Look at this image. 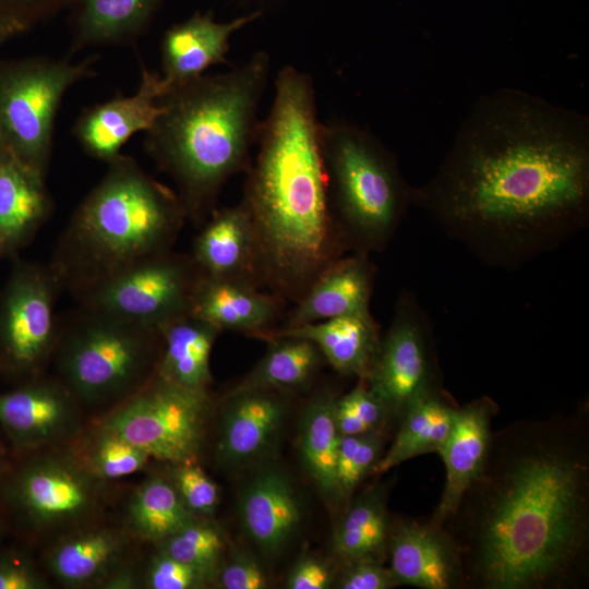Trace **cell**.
<instances>
[{
	"label": "cell",
	"instance_id": "9c48e42d",
	"mask_svg": "<svg viewBox=\"0 0 589 589\" xmlns=\"http://www.w3.org/2000/svg\"><path fill=\"white\" fill-rule=\"evenodd\" d=\"M94 57L79 62L31 57L0 63V143L44 177L60 104L74 84L95 74Z\"/></svg>",
	"mask_w": 589,
	"mask_h": 589
},
{
	"label": "cell",
	"instance_id": "d6986e66",
	"mask_svg": "<svg viewBox=\"0 0 589 589\" xmlns=\"http://www.w3.org/2000/svg\"><path fill=\"white\" fill-rule=\"evenodd\" d=\"M262 15L261 10L218 22L212 12H195L172 25L161 41L164 92L205 74L212 65L226 62L231 36ZM163 92V93H164Z\"/></svg>",
	"mask_w": 589,
	"mask_h": 589
},
{
	"label": "cell",
	"instance_id": "4316f807",
	"mask_svg": "<svg viewBox=\"0 0 589 589\" xmlns=\"http://www.w3.org/2000/svg\"><path fill=\"white\" fill-rule=\"evenodd\" d=\"M283 336L299 337L313 342L335 371L358 380H366L381 340L373 316L358 315L337 316L275 329L266 340Z\"/></svg>",
	"mask_w": 589,
	"mask_h": 589
},
{
	"label": "cell",
	"instance_id": "5b68a950",
	"mask_svg": "<svg viewBox=\"0 0 589 589\" xmlns=\"http://www.w3.org/2000/svg\"><path fill=\"white\" fill-rule=\"evenodd\" d=\"M62 232L49 264L61 290L76 298L147 257L170 251L185 211L176 193L132 157L108 163Z\"/></svg>",
	"mask_w": 589,
	"mask_h": 589
},
{
	"label": "cell",
	"instance_id": "484cf974",
	"mask_svg": "<svg viewBox=\"0 0 589 589\" xmlns=\"http://www.w3.org/2000/svg\"><path fill=\"white\" fill-rule=\"evenodd\" d=\"M240 517L247 534L266 553H277L301 521L298 496L284 472L267 468L242 493Z\"/></svg>",
	"mask_w": 589,
	"mask_h": 589
},
{
	"label": "cell",
	"instance_id": "74e56055",
	"mask_svg": "<svg viewBox=\"0 0 589 589\" xmlns=\"http://www.w3.org/2000/svg\"><path fill=\"white\" fill-rule=\"evenodd\" d=\"M163 465V471L173 483L185 506L196 517L213 518L219 502V489L199 461Z\"/></svg>",
	"mask_w": 589,
	"mask_h": 589
},
{
	"label": "cell",
	"instance_id": "f35d334b",
	"mask_svg": "<svg viewBox=\"0 0 589 589\" xmlns=\"http://www.w3.org/2000/svg\"><path fill=\"white\" fill-rule=\"evenodd\" d=\"M142 570V589H203L209 580L194 567L151 544Z\"/></svg>",
	"mask_w": 589,
	"mask_h": 589
},
{
	"label": "cell",
	"instance_id": "b9f144b4",
	"mask_svg": "<svg viewBox=\"0 0 589 589\" xmlns=\"http://www.w3.org/2000/svg\"><path fill=\"white\" fill-rule=\"evenodd\" d=\"M215 584L224 589H264L268 587L263 568L247 554H238L224 562Z\"/></svg>",
	"mask_w": 589,
	"mask_h": 589
},
{
	"label": "cell",
	"instance_id": "cb8c5ba5",
	"mask_svg": "<svg viewBox=\"0 0 589 589\" xmlns=\"http://www.w3.org/2000/svg\"><path fill=\"white\" fill-rule=\"evenodd\" d=\"M215 454L224 464L260 456L279 431L285 402L276 390H245L226 396Z\"/></svg>",
	"mask_w": 589,
	"mask_h": 589
},
{
	"label": "cell",
	"instance_id": "44dd1931",
	"mask_svg": "<svg viewBox=\"0 0 589 589\" xmlns=\"http://www.w3.org/2000/svg\"><path fill=\"white\" fill-rule=\"evenodd\" d=\"M369 255L351 252L333 262L293 304L283 328L346 315L371 317L375 267Z\"/></svg>",
	"mask_w": 589,
	"mask_h": 589
},
{
	"label": "cell",
	"instance_id": "7c38bea8",
	"mask_svg": "<svg viewBox=\"0 0 589 589\" xmlns=\"http://www.w3.org/2000/svg\"><path fill=\"white\" fill-rule=\"evenodd\" d=\"M200 276L190 255L168 251L129 266L76 299L83 306L158 328L189 311Z\"/></svg>",
	"mask_w": 589,
	"mask_h": 589
},
{
	"label": "cell",
	"instance_id": "f546056e",
	"mask_svg": "<svg viewBox=\"0 0 589 589\" xmlns=\"http://www.w3.org/2000/svg\"><path fill=\"white\" fill-rule=\"evenodd\" d=\"M392 481L374 483L350 498L333 537V549L339 561L387 560L392 517L386 507Z\"/></svg>",
	"mask_w": 589,
	"mask_h": 589
},
{
	"label": "cell",
	"instance_id": "1f68e13d",
	"mask_svg": "<svg viewBox=\"0 0 589 589\" xmlns=\"http://www.w3.org/2000/svg\"><path fill=\"white\" fill-rule=\"evenodd\" d=\"M336 400L330 390H323L310 400L301 418L299 449L302 464L318 489L330 501L341 503L336 465L342 435L336 422Z\"/></svg>",
	"mask_w": 589,
	"mask_h": 589
},
{
	"label": "cell",
	"instance_id": "7bdbcfd3",
	"mask_svg": "<svg viewBox=\"0 0 589 589\" xmlns=\"http://www.w3.org/2000/svg\"><path fill=\"white\" fill-rule=\"evenodd\" d=\"M336 579L332 566L320 558L304 556L292 567L286 580L289 589H326Z\"/></svg>",
	"mask_w": 589,
	"mask_h": 589
},
{
	"label": "cell",
	"instance_id": "7dc6e473",
	"mask_svg": "<svg viewBox=\"0 0 589 589\" xmlns=\"http://www.w3.org/2000/svg\"><path fill=\"white\" fill-rule=\"evenodd\" d=\"M3 532H4V522L2 521V519L0 517V539H1L2 534H3Z\"/></svg>",
	"mask_w": 589,
	"mask_h": 589
},
{
	"label": "cell",
	"instance_id": "ac0fdd59",
	"mask_svg": "<svg viewBox=\"0 0 589 589\" xmlns=\"http://www.w3.org/2000/svg\"><path fill=\"white\" fill-rule=\"evenodd\" d=\"M497 402L483 395L458 407L453 426L438 449L445 466L444 489L430 519L438 525L455 512L460 498L480 472L492 437Z\"/></svg>",
	"mask_w": 589,
	"mask_h": 589
},
{
	"label": "cell",
	"instance_id": "603a6c76",
	"mask_svg": "<svg viewBox=\"0 0 589 589\" xmlns=\"http://www.w3.org/2000/svg\"><path fill=\"white\" fill-rule=\"evenodd\" d=\"M51 212L45 177L0 143V257L28 243Z\"/></svg>",
	"mask_w": 589,
	"mask_h": 589
},
{
	"label": "cell",
	"instance_id": "7a4b0ae2",
	"mask_svg": "<svg viewBox=\"0 0 589 589\" xmlns=\"http://www.w3.org/2000/svg\"><path fill=\"white\" fill-rule=\"evenodd\" d=\"M444 528L465 589L589 584V411L520 419L492 432L484 464Z\"/></svg>",
	"mask_w": 589,
	"mask_h": 589
},
{
	"label": "cell",
	"instance_id": "ab89813d",
	"mask_svg": "<svg viewBox=\"0 0 589 589\" xmlns=\"http://www.w3.org/2000/svg\"><path fill=\"white\" fill-rule=\"evenodd\" d=\"M38 556L22 550L0 553V589H50Z\"/></svg>",
	"mask_w": 589,
	"mask_h": 589
},
{
	"label": "cell",
	"instance_id": "bcb514c9",
	"mask_svg": "<svg viewBox=\"0 0 589 589\" xmlns=\"http://www.w3.org/2000/svg\"><path fill=\"white\" fill-rule=\"evenodd\" d=\"M8 460H7V454H5V450H4V447L0 441V471L4 468V466L7 465Z\"/></svg>",
	"mask_w": 589,
	"mask_h": 589
},
{
	"label": "cell",
	"instance_id": "4dcf8cb0",
	"mask_svg": "<svg viewBox=\"0 0 589 589\" xmlns=\"http://www.w3.org/2000/svg\"><path fill=\"white\" fill-rule=\"evenodd\" d=\"M458 407L446 389L413 404L400 418L395 436L372 474H383L416 456L437 453L453 426Z\"/></svg>",
	"mask_w": 589,
	"mask_h": 589
},
{
	"label": "cell",
	"instance_id": "f1b7e54d",
	"mask_svg": "<svg viewBox=\"0 0 589 589\" xmlns=\"http://www.w3.org/2000/svg\"><path fill=\"white\" fill-rule=\"evenodd\" d=\"M164 0H71V52L135 40Z\"/></svg>",
	"mask_w": 589,
	"mask_h": 589
},
{
	"label": "cell",
	"instance_id": "ba28073f",
	"mask_svg": "<svg viewBox=\"0 0 589 589\" xmlns=\"http://www.w3.org/2000/svg\"><path fill=\"white\" fill-rule=\"evenodd\" d=\"M14 457L0 471V505L37 550L112 513L125 486L97 478L70 444Z\"/></svg>",
	"mask_w": 589,
	"mask_h": 589
},
{
	"label": "cell",
	"instance_id": "83f0119b",
	"mask_svg": "<svg viewBox=\"0 0 589 589\" xmlns=\"http://www.w3.org/2000/svg\"><path fill=\"white\" fill-rule=\"evenodd\" d=\"M161 352L155 376L191 390L208 392L211 353L220 330L184 312L159 327Z\"/></svg>",
	"mask_w": 589,
	"mask_h": 589
},
{
	"label": "cell",
	"instance_id": "6da1fadb",
	"mask_svg": "<svg viewBox=\"0 0 589 589\" xmlns=\"http://www.w3.org/2000/svg\"><path fill=\"white\" fill-rule=\"evenodd\" d=\"M412 206L481 262L516 271L589 225V118L519 88L486 93Z\"/></svg>",
	"mask_w": 589,
	"mask_h": 589
},
{
	"label": "cell",
	"instance_id": "60d3db41",
	"mask_svg": "<svg viewBox=\"0 0 589 589\" xmlns=\"http://www.w3.org/2000/svg\"><path fill=\"white\" fill-rule=\"evenodd\" d=\"M335 582L339 589H390L398 586L384 563L368 560L344 563Z\"/></svg>",
	"mask_w": 589,
	"mask_h": 589
},
{
	"label": "cell",
	"instance_id": "7402d4cb",
	"mask_svg": "<svg viewBox=\"0 0 589 589\" xmlns=\"http://www.w3.org/2000/svg\"><path fill=\"white\" fill-rule=\"evenodd\" d=\"M190 257L203 276L261 288L254 229L242 203L212 212L194 239Z\"/></svg>",
	"mask_w": 589,
	"mask_h": 589
},
{
	"label": "cell",
	"instance_id": "f6af8a7d",
	"mask_svg": "<svg viewBox=\"0 0 589 589\" xmlns=\"http://www.w3.org/2000/svg\"><path fill=\"white\" fill-rule=\"evenodd\" d=\"M28 28L29 26L20 19L0 16V47Z\"/></svg>",
	"mask_w": 589,
	"mask_h": 589
},
{
	"label": "cell",
	"instance_id": "8fae6325",
	"mask_svg": "<svg viewBox=\"0 0 589 589\" xmlns=\"http://www.w3.org/2000/svg\"><path fill=\"white\" fill-rule=\"evenodd\" d=\"M365 382L397 424L413 404L445 389L431 321L409 291L396 301Z\"/></svg>",
	"mask_w": 589,
	"mask_h": 589
},
{
	"label": "cell",
	"instance_id": "e0dca14e",
	"mask_svg": "<svg viewBox=\"0 0 589 589\" xmlns=\"http://www.w3.org/2000/svg\"><path fill=\"white\" fill-rule=\"evenodd\" d=\"M163 92L160 75L142 63L137 91L85 109L74 124L75 139L91 157L110 163L133 135L153 127L161 111Z\"/></svg>",
	"mask_w": 589,
	"mask_h": 589
},
{
	"label": "cell",
	"instance_id": "2e32d148",
	"mask_svg": "<svg viewBox=\"0 0 589 589\" xmlns=\"http://www.w3.org/2000/svg\"><path fill=\"white\" fill-rule=\"evenodd\" d=\"M386 561L398 586L465 589L459 548L444 526L430 517L392 518Z\"/></svg>",
	"mask_w": 589,
	"mask_h": 589
},
{
	"label": "cell",
	"instance_id": "d590c367",
	"mask_svg": "<svg viewBox=\"0 0 589 589\" xmlns=\"http://www.w3.org/2000/svg\"><path fill=\"white\" fill-rule=\"evenodd\" d=\"M385 431H373L357 435H342L339 443L336 480L341 503L346 505L357 486L372 476L385 452Z\"/></svg>",
	"mask_w": 589,
	"mask_h": 589
},
{
	"label": "cell",
	"instance_id": "d4e9b609",
	"mask_svg": "<svg viewBox=\"0 0 589 589\" xmlns=\"http://www.w3.org/2000/svg\"><path fill=\"white\" fill-rule=\"evenodd\" d=\"M122 527L145 544H157L196 516L163 470L151 467L139 483L125 485L113 508Z\"/></svg>",
	"mask_w": 589,
	"mask_h": 589
},
{
	"label": "cell",
	"instance_id": "e575fe53",
	"mask_svg": "<svg viewBox=\"0 0 589 589\" xmlns=\"http://www.w3.org/2000/svg\"><path fill=\"white\" fill-rule=\"evenodd\" d=\"M152 545L194 567L214 585L225 562L227 542L223 530L213 518L196 517L165 540Z\"/></svg>",
	"mask_w": 589,
	"mask_h": 589
},
{
	"label": "cell",
	"instance_id": "836d02e7",
	"mask_svg": "<svg viewBox=\"0 0 589 589\" xmlns=\"http://www.w3.org/2000/svg\"><path fill=\"white\" fill-rule=\"evenodd\" d=\"M70 445L89 471L107 482L146 472L154 462L141 448L92 420Z\"/></svg>",
	"mask_w": 589,
	"mask_h": 589
},
{
	"label": "cell",
	"instance_id": "5bb4252c",
	"mask_svg": "<svg viewBox=\"0 0 589 589\" xmlns=\"http://www.w3.org/2000/svg\"><path fill=\"white\" fill-rule=\"evenodd\" d=\"M146 545L110 513L44 545L38 550V560L52 585L109 589L121 572L143 560Z\"/></svg>",
	"mask_w": 589,
	"mask_h": 589
},
{
	"label": "cell",
	"instance_id": "4fadbf2b",
	"mask_svg": "<svg viewBox=\"0 0 589 589\" xmlns=\"http://www.w3.org/2000/svg\"><path fill=\"white\" fill-rule=\"evenodd\" d=\"M61 290L49 265L15 267L0 297V360L26 380L48 372L59 324L55 302Z\"/></svg>",
	"mask_w": 589,
	"mask_h": 589
},
{
	"label": "cell",
	"instance_id": "8992f818",
	"mask_svg": "<svg viewBox=\"0 0 589 589\" xmlns=\"http://www.w3.org/2000/svg\"><path fill=\"white\" fill-rule=\"evenodd\" d=\"M320 142L330 209L348 251H384L412 206L413 187L396 156L347 122L321 123Z\"/></svg>",
	"mask_w": 589,
	"mask_h": 589
},
{
	"label": "cell",
	"instance_id": "30bf717a",
	"mask_svg": "<svg viewBox=\"0 0 589 589\" xmlns=\"http://www.w3.org/2000/svg\"><path fill=\"white\" fill-rule=\"evenodd\" d=\"M213 411L208 392L191 390L157 376L120 405L91 419L159 464L199 461Z\"/></svg>",
	"mask_w": 589,
	"mask_h": 589
},
{
	"label": "cell",
	"instance_id": "ee69618b",
	"mask_svg": "<svg viewBox=\"0 0 589 589\" xmlns=\"http://www.w3.org/2000/svg\"><path fill=\"white\" fill-rule=\"evenodd\" d=\"M71 0H0V16L20 19L29 27L48 20L61 11Z\"/></svg>",
	"mask_w": 589,
	"mask_h": 589
},
{
	"label": "cell",
	"instance_id": "52a82bcc",
	"mask_svg": "<svg viewBox=\"0 0 589 589\" xmlns=\"http://www.w3.org/2000/svg\"><path fill=\"white\" fill-rule=\"evenodd\" d=\"M160 352L157 327L81 305L59 324L50 366L93 419L146 385Z\"/></svg>",
	"mask_w": 589,
	"mask_h": 589
},
{
	"label": "cell",
	"instance_id": "9a60e30c",
	"mask_svg": "<svg viewBox=\"0 0 589 589\" xmlns=\"http://www.w3.org/2000/svg\"><path fill=\"white\" fill-rule=\"evenodd\" d=\"M89 420L71 390L48 372L0 394V426L14 455L69 445Z\"/></svg>",
	"mask_w": 589,
	"mask_h": 589
},
{
	"label": "cell",
	"instance_id": "3957f363",
	"mask_svg": "<svg viewBox=\"0 0 589 589\" xmlns=\"http://www.w3.org/2000/svg\"><path fill=\"white\" fill-rule=\"evenodd\" d=\"M320 127L312 77L284 67L241 203L254 229L261 287L293 304L348 251L329 205Z\"/></svg>",
	"mask_w": 589,
	"mask_h": 589
},
{
	"label": "cell",
	"instance_id": "277c9868",
	"mask_svg": "<svg viewBox=\"0 0 589 589\" xmlns=\"http://www.w3.org/2000/svg\"><path fill=\"white\" fill-rule=\"evenodd\" d=\"M271 57L257 51L227 72L203 74L166 89L145 147L177 188L187 219L203 225L229 178L247 171L257 142V109Z\"/></svg>",
	"mask_w": 589,
	"mask_h": 589
},
{
	"label": "cell",
	"instance_id": "ffe728a7",
	"mask_svg": "<svg viewBox=\"0 0 589 589\" xmlns=\"http://www.w3.org/2000/svg\"><path fill=\"white\" fill-rule=\"evenodd\" d=\"M286 301L251 283L201 274L189 312L221 330L267 339Z\"/></svg>",
	"mask_w": 589,
	"mask_h": 589
},
{
	"label": "cell",
	"instance_id": "8d00e7d4",
	"mask_svg": "<svg viewBox=\"0 0 589 589\" xmlns=\"http://www.w3.org/2000/svg\"><path fill=\"white\" fill-rule=\"evenodd\" d=\"M335 416L341 435L385 431L392 419L382 401L369 388L365 380L347 394L337 397Z\"/></svg>",
	"mask_w": 589,
	"mask_h": 589
},
{
	"label": "cell",
	"instance_id": "d6a6232c",
	"mask_svg": "<svg viewBox=\"0 0 589 589\" xmlns=\"http://www.w3.org/2000/svg\"><path fill=\"white\" fill-rule=\"evenodd\" d=\"M269 348L255 368L227 395L245 390H288L304 386L324 360L317 347L303 338L283 336L268 340Z\"/></svg>",
	"mask_w": 589,
	"mask_h": 589
}]
</instances>
